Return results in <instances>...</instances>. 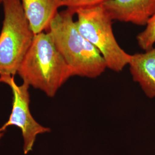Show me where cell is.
Listing matches in <instances>:
<instances>
[{
    "label": "cell",
    "instance_id": "6da1fadb",
    "mask_svg": "<svg viewBox=\"0 0 155 155\" xmlns=\"http://www.w3.org/2000/svg\"><path fill=\"white\" fill-rule=\"evenodd\" d=\"M75 11L58 12L47 32L70 67L72 76L95 78L107 68L105 61L93 45L79 32L74 20Z\"/></svg>",
    "mask_w": 155,
    "mask_h": 155
},
{
    "label": "cell",
    "instance_id": "7a4b0ae2",
    "mask_svg": "<svg viewBox=\"0 0 155 155\" xmlns=\"http://www.w3.org/2000/svg\"><path fill=\"white\" fill-rule=\"evenodd\" d=\"M17 74L23 82L43 91L49 97H54L61 86L73 77L47 31L35 35Z\"/></svg>",
    "mask_w": 155,
    "mask_h": 155
},
{
    "label": "cell",
    "instance_id": "3957f363",
    "mask_svg": "<svg viewBox=\"0 0 155 155\" xmlns=\"http://www.w3.org/2000/svg\"><path fill=\"white\" fill-rule=\"evenodd\" d=\"M0 33V77H14L32 43L35 34L20 0H4Z\"/></svg>",
    "mask_w": 155,
    "mask_h": 155
},
{
    "label": "cell",
    "instance_id": "277c9868",
    "mask_svg": "<svg viewBox=\"0 0 155 155\" xmlns=\"http://www.w3.org/2000/svg\"><path fill=\"white\" fill-rule=\"evenodd\" d=\"M75 21L79 32L98 50L106 66L120 72L129 64L130 55L117 41L113 30V20L102 5L79 9L75 11Z\"/></svg>",
    "mask_w": 155,
    "mask_h": 155
},
{
    "label": "cell",
    "instance_id": "5b68a950",
    "mask_svg": "<svg viewBox=\"0 0 155 155\" xmlns=\"http://www.w3.org/2000/svg\"><path fill=\"white\" fill-rule=\"evenodd\" d=\"M0 82L8 84L13 95L11 114L8 122L0 128V139L8 127H20L24 140V153L27 155L32 150L38 135L49 132L51 129L40 125L32 116L29 110L28 84L23 82L21 85H17L14 77H0Z\"/></svg>",
    "mask_w": 155,
    "mask_h": 155
},
{
    "label": "cell",
    "instance_id": "8992f818",
    "mask_svg": "<svg viewBox=\"0 0 155 155\" xmlns=\"http://www.w3.org/2000/svg\"><path fill=\"white\" fill-rule=\"evenodd\" d=\"M102 6L113 21L141 26L155 13V0H109Z\"/></svg>",
    "mask_w": 155,
    "mask_h": 155
},
{
    "label": "cell",
    "instance_id": "52a82bcc",
    "mask_svg": "<svg viewBox=\"0 0 155 155\" xmlns=\"http://www.w3.org/2000/svg\"><path fill=\"white\" fill-rule=\"evenodd\" d=\"M24 14L35 35L48 31L58 9L61 0H20Z\"/></svg>",
    "mask_w": 155,
    "mask_h": 155
},
{
    "label": "cell",
    "instance_id": "ba28073f",
    "mask_svg": "<svg viewBox=\"0 0 155 155\" xmlns=\"http://www.w3.org/2000/svg\"><path fill=\"white\" fill-rule=\"evenodd\" d=\"M128 65L133 81L139 83L147 97L155 98V47L130 55Z\"/></svg>",
    "mask_w": 155,
    "mask_h": 155
},
{
    "label": "cell",
    "instance_id": "9c48e42d",
    "mask_svg": "<svg viewBox=\"0 0 155 155\" xmlns=\"http://www.w3.org/2000/svg\"><path fill=\"white\" fill-rule=\"evenodd\" d=\"M139 47L147 51L155 45V13L148 21L146 27L136 37Z\"/></svg>",
    "mask_w": 155,
    "mask_h": 155
},
{
    "label": "cell",
    "instance_id": "30bf717a",
    "mask_svg": "<svg viewBox=\"0 0 155 155\" xmlns=\"http://www.w3.org/2000/svg\"><path fill=\"white\" fill-rule=\"evenodd\" d=\"M62 6L76 11L79 9L102 5L109 0H61Z\"/></svg>",
    "mask_w": 155,
    "mask_h": 155
},
{
    "label": "cell",
    "instance_id": "8fae6325",
    "mask_svg": "<svg viewBox=\"0 0 155 155\" xmlns=\"http://www.w3.org/2000/svg\"><path fill=\"white\" fill-rule=\"evenodd\" d=\"M4 0H0V5H1V4H2L3 2H4Z\"/></svg>",
    "mask_w": 155,
    "mask_h": 155
}]
</instances>
